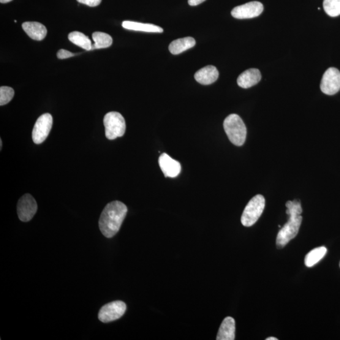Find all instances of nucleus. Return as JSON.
I'll return each mask as SVG.
<instances>
[{
    "label": "nucleus",
    "mask_w": 340,
    "mask_h": 340,
    "mask_svg": "<svg viewBox=\"0 0 340 340\" xmlns=\"http://www.w3.org/2000/svg\"><path fill=\"white\" fill-rule=\"evenodd\" d=\"M127 213V208L120 201L108 203L99 219V228L106 238L114 237L119 232Z\"/></svg>",
    "instance_id": "f257e3e1"
},
{
    "label": "nucleus",
    "mask_w": 340,
    "mask_h": 340,
    "mask_svg": "<svg viewBox=\"0 0 340 340\" xmlns=\"http://www.w3.org/2000/svg\"><path fill=\"white\" fill-rule=\"evenodd\" d=\"M285 206L289 219L277 235L276 244L278 248L284 247L297 236L303 221V217L301 216L303 209L299 200L288 201Z\"/></svg>",
    "instance_id": "f03ea898"
},
{
    "label": "nucleus",
    "mask_w": 340,
    "mask_h": 340,
    "mask_svg": "<svg viewBox=\"0 0 340 340\" xmlns=\"http://www.w3.org/2000/svg\"><path fill=\"white\" fill-rule=\"evenodd\" d=\"M224 129L231 143L241 146L245 143L247 130L243 120L237 114H231L225 119Z\"/></svg>",
    "instance_id": "7ed1b4c3"
},
{
    "label": "nucleus",
    "mask_w": 340,
    "mask_h": 340,
    "mask_svg": "<svg viewBox=\"0 0 340 340\" xmlns=\"http://www.w3.org/2000/svg\"><path fill=\"white\" fill-rule=\"evenodd\" d=\"M106 138L109 140H116L125 134L126 129V121L123 116L117 111H110L103 119Z\"/></svg>",
    "instance_id": "20e7f679"
},
{
    "label": "nucleus",
    "mask_w": 340,
    "mask_h": 340,
    "mask_svg": "<svg viewBox=\"0 0 340 340\" xmlns=\"http://www.w3.org/2000/svg\"><path fill=\"white\" fill-rule=\"evenodd\" d=\"M265 200L262 195H255L250 200L242 214L241 221L245 227L252 226L262 214L265 209Z\"/></svg>",
    "instance_id": "39448f33"
},
{
    "label": "nucleus",
    "mask_w": 340,
    "mask_h": 340,
    "mask_svg": "<svg viewBox=\"0 0 340 340\" xmlns=\"http://www.w3.org/2000/svg\"><path fill=\"white\" fill-rule=\"evenodd\" d=\"M126 304L124 302H111L105 304L100 309L98 316L100 322L110 323L120 319L126 312Z\"/></svg>",
    "instance_id": "423d86ee"
},
{
    "label": "nucleus",
    "mask_w": 340,
    "mask_h": 340,
    "mask_svg": "<svg viewBox=\"0 0 340 340\" xmlns=\"http://www.w3.org/2000/svg\"><path fill=\"white\" fill-rule=\"evenodd\" d=\"M53 117L50 114H44L40 116L35 122L32 130V140L37 145H40L46 140L53 126Z\"/></svg>",
    "instance_id": "0eeeda50"
},
{
    "label": "nucleus",
    "mask_w": 340,
    "mask_h": 340,
    "mask_svg": "<svg viewBox=\"0 0 340 340\" xmlns=\"http://www.w3.org/2000/svg\"><path fill=\"white\" fill-rule=\"evenodd\" d=\"M321 90L328 95H333L340 90V72L335 67H330L323 76Z\"/></svg>",
    "instance_id": "6e6552de"
},
{
    "label": "nucleus",
    "mask_w": 340,
    "mask_h": 340,
    "mask_svg": "<svg viewBox=\"0 0 340 340\" xmlns=\"http://www.w3.org/2000/svg\"><path fill=\"white\" fill-rule=\"evenodd\" d=\"M37 211V204L31 194H25L18 200L17 214L20 221L29 222L33 218Z\"/></svg>",
    "instance_id": "1a4fd4ad"
},
{
    "label": "nucleus",
    "mask_w": 340,
    "mask_h": 340,
    "mask_svg": "<svg viewBox=\"0 0 340 340\" xmlns=\"http://www.w3.org/2000/svg\"><path fill=\"white\" fill-rule=\"evenodd\" d=\"M263 5L259 2H252L235 8L231 12L233 17L238 19L253 18L262 14Z\"/></svg>",
    "instance_id": "9d476101"
},
{
    "label": "nucleus",
    "mask_w": 340,
    "mask_h": 340,
    "mask_svg": "<svg viewBox=\"0 0 340 340\" xmlns=\"http://www.w3.org/2000/svg\"><path fill=\"white\" fill-rule=\"evenodd\" d=\"M159 165L165 177L175 178L181 172V165L167 153L159 157Z\"/></svg>",
    "instance_id": "9b49d317"
},
{
    "label": "nucleus",
    "mask_w": 340,
    "mask_h": 340,
    "mask_svg": "<svg viewBox=\"0 0 340 340\" xmlns=\"http://www.w3.org/2000/svg\"><path fill=\"white\" fill-rule=\"evenodd\" d=\"M262 79V75L259 70L251 68L242 73L239 76L237 83L239 86L243 88H249L254 86Z\"/></svg>",
    "instance_id": "f8f14e48"
},
{
    "label": "nucleus",
    "mask_w": 340,
    "mask_h": 340,
    "mask_svg": "<svg viewBox=\"0 0 340 340\" xmlns=\"http://www.w3.org/2000/svg\"><path fill=\"white\" fill-rule=\"evenodd\" d=\"M194 77L198 83L203 85H209L217 80L219 77V72L216 67L208 66L196 72Z\"/></svg>",
    "instance_id": "ddd939ff"
},
{
    "label": "nucleus",
    "mask_w": 340,
    "mask_h": 340,
    "mask_svg": "<svg viewBox=\"0 0 340 340\" xmlns=\"http://www.w3.org/2000/svg\"><path fill=\"white\" fill-rule=\"evenodd\" d=\"M22 28L31 39L35 40H43L48 33L46 27L36 21H26L22 24Z\"/></svg>",
    "instance_id": "4468645a"
},
{
    "label": "nucleus",
    "mask_w": 340,
    "mask_h": 340,
    "mask_svg": "<svg viewBox=\"0 0 340 340\" xmlns=\"http://www.w3.org/2000/svg\"><path fill=\"white\" fill-rule=\"evenodd\" d=\"M235 321L231 317L225 318L220 326L217 340H234L235 339Z\"/></svg>",
    "instance_id": "2eb2a0df"
},
{
    "label": "nucleus",
    "mask_w": 340,
    "mask_h": 340,
    "mask_svg": "<svg viewBox=\"0 0 340 340\" xmlns=\"http://www.w3.org/2000/svg\"><path fill=\"white\" fill-rule=\"evenodd\" d=\"M195 40L191 37L182 38L171 42L169 46V51L174 55L181 54L183 52L195 46Z\"/></svg>",
    "instance_id": "dca6fc26"
},
{
    "label": "nucleus",
    "mask_w": 340,
    "mask_h": 340,
    "mask_svg": "<svg viewBox=\"0 0 340 340\" xmlns=\"http://www.w3.org/2000/svg\"><path fill=\"white\" fill-rule=\"evenodd\" d=\"M124 29L131 31L153 32V33H162L163 29L162 27L153 25V24L135 22L132 21H124L122 24Z\"/></svg>",
    "instance_id": "f3484780"
},
{
    "label": "nucleus",
    "mask_w": 340,
    "mask_h": 340,
    "mask_svg": "<svg viewBox=\"0 0 340 340\" xmlns=\"http://www.w3.org/2000/svg\"><path fill=\"white\" fill-rule=\"evenodd\" d=\"M68 39L74 44L84 49L86 51L92 50V43L88 37L81 33V32L75 31L71 32L68 35Z\"/></svg>",
    "instance_id": "a211bd4d"
},
{
    "label": "nucleus",
    "mask_w": 340,
    "mask_h": 340,
    "mask_svg": "<svg viewBox=\"0 0 340 340\" xmlns=\"http://www.w3.org/2000/svg\"><path fill=\"white\" fill-rule=\"evenodd\" d=\"M327 253V249L325 246L316 247L307 254L305 258V265L307 267H312L323 259Z\"/></svg>",
    "instance_id": "6ab92c4d"
},
{
    "label": "nucleus",
    "mask_w": 340,
    "mask_h": 340,
    "mask_svg": "<svg viewBox=\"0 0 340 340\" xmlns=\"http://www.w3.org/2000/svg\"><path fill=\"white\" fill-rule=\"evenodd\" d=\"M92 38L95 42L94 44L92 45V50L110 47L113 42L110 35L104 32H95L92 35Z\"/></svg>",
    "instance_id": "aec40b11"
},
{
    "label": "nucleus",
    "mask_w": 340,
    "mask_h": 340,
    "mask_svg": "<svg viewBox=\"0 0 340 340\" xmlns=\"http://www.w3.org/2000/svg\"><path fill=\"white\" fill-rule=\"evenodd\" d=\"M323 8L330 17H336L340 15V0H324Z\"/></svg>",
    "instance_id": "412c9836"
},
{
    "label": "nucleus",
    "mask_w": 340,
    "mask_h": 340,
    "mask_svg": "<svg viewBox=\"0 0 340 340\" xmlns=\"http://www.w3.org/2000/svg\"><path fill=\"white\" fill-rule=\"evenodd\" d=\"M14 90L9 86H2L0 88V105L9 103L14 96Z\"/></svg>",
    "instance_id": "4be33fe9"
},
{
    "label": "nucleus",
    "mask_w": 340,
    "mask_h": 340,
    "mask_svg": "<svg viewBox=\"0 0 340 340\" xmlns=\"http://www.w3.org/2000/svg\"><path fill=\"white\" fill-rule=\"evenodd\" d=\"M77 2L89 7H95L99 6L102 0H77Z\"/></svg>",
    "instance_id": "5701e85b"
},
{
    "label": "nucleus",
    "mask_w": 340,
    "mask_h": 340,
    "mask_svg": "<svg viewBox=\"0 0 340 340\" xmlns=\"http://www.w3.org/2000/svg\"><path fill=\"white\" fill-rule=\"evenodd\" d=\"M75 54L71 53V52L65 50H60L57 54V56L60 59H63L71 58V57L74 56Z\"/></svg>",
    "instance_id": "b1692460"
},
{
    "label": "nucleus",
    "mask_w": 340,
    "mask_h": 340,
    "mask_svg": "<svg viewBox=\"0 0 340 340\" xmlns=\"http://www.w3.org/2000/svg\"><path fill=\"white\" fill-rule=\"evenodd\" d=\"M205 1L206 0H188V3L190 6H197Z\"/></svg>",
    "instance_id": "393cba45"
},
{
    "label": "nucleus",
    "mask_w": 340,
    "mask_h": 340,
    "mask_svg": "<svg viewBox=\"0 0 340 340\" xmlns=\"http://www.w3.org/2000/svg\"><path fill=\"white\" fill-rule=\"evenodd\" d=\"M11 1H12V0H0V2L2 4H7V3L10 2Z\"/></svg>",
    "instance_id": "a878e982"
},
{
    "label": "nucleus",
    "mask_w": 340,
    "mask_h": 340,
    "mask_svg": "<svg viewBox=\"0 0 340 340\" xmlns=\"http://www.w3.org/2000/svg\"><path fill=\"white\" fill-rule=\"evenodd\" d=\"M266 340H278L277 338H275V337H269V338H266Z\"/></svg>",
    "instance_id": "bb28decb"
},
{
    "label": "nucleus",
    "mask_w": 340,
    "mask_h": 340,
    "mask_svg": "<svg viewBox=\"0 0 340 340\" xmlns=\"http://www.w3.org/2000/svg\"><path fill=\"white\" fill-rule=\"evenodd\" d=\"M0 145H0V146H1V149H2V140H1V141H0Z\"/></svg>",
    "instance_id": "cd10ccee"
},
{
    "label": "nucleus",
    "mask_w": 340,
    "mask_h": 340,
    "mask_svg": "<svg viewBox=\"0 0 340 340\" xmlns=\"http://www.w3.org/2000/svg\"><path fill=\"white\" fill-rule=\"evenodd\" d=\"M339 266H340V263H339Z\"/></svg>",
    "instance_id": "c85d7f7f"
}]
</instances>
